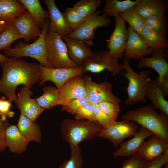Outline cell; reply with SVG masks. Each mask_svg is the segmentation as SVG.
<instances>
[{
    "label": "cell",
    "mask_w": 168,
    "mask_h": 168,
    "mask_svg": "<svg viewBox=\"0 0 168 168\" xmlns=\"http://www.w3.org/2000/svg\"><path fill=\"white\" fill-rule=\"evenodd\" d=\"M1 64L3 72L0 79V93L11 102L16 100L15 92L19 85L30 88L40 81L39 64L11 57Z\"/></svg>",
    "instance_id": "1"
},
{
    "label": "cell",
    "mask_w": 168,
    "mask_h": 168,
    "mask_svg": "<svg viewBox=\"0 0 168 168\" xmlns=\"http://www.w3.org/2000/svg\"><path fill=\"white\" fill-rule=\"evenodd\" d=\"M123 120L134 122L153 134L168 140V115L157 112L150 105L127 111L121 117Z\"/></svg>",
    "instance_id": "2"
},
{
    "label": "cell",
    "mask_w": 168,
    "mask_h": 168,
    "mask_svg": "<svg viewBox=\"0 0 168 168\" xmlns=\"http://www.w3.org/2000/svg\"><path fill=\"white\" fill-rule=\"evenodd\" d=\"M103 128L97 121L65 119L60 124L64 140L72 149L84 140L89 141L97 137Z\"/></svg>",
    "instance_id": "3"
},
{
    "label": "cell",
    "mask_w": 168,
    "mask_h": 168,
    "mask_svg": "<svg viewBox=\"0 0 168 168\" xmlns=\"http://www.w3.org/2000/svg\"><path fill=\"white\" fill-rule=\"evenodd\" d=\"M120 64L122 70L125 71L120 74L128 81V87L126 88L128 96L124 100L125 105L130 106L137 102H146L145 93L150 80L151 70H142L140 73H137L131 68L129 60L125 58Z\"/></svg>",
    "instance_id": "4"
},
{
    "label": "cell",
    "mask_w": 168,
    "mask_h": 168,
    "mask_svg": "<svg viewBox=\"0 0 168 168\" xmlns=\"http://www.w3.org/2000/svg\"><path fill=\"white\" fill-rule=\"evenodd\" d=\"M49 24V21H45L40 35L34 42L28 44L22 41L18 42L14 48L4 50V55L16 58L30 57L38 61L40 64L52 68L47 59L45 43V35Z\"/></svg>",
    "instance_id": "5"
},
{
    "label": "cell",
    "mask_w": 168,
    "mask_h": 168,
    "mask_svg": "<svg viewBox=\"0 0 168 168\" xmlns=\"http://www.w3.org/2000/svg\"><path fill=\"white\" fill-rule=\"evenodd\" d=\"M46 57L52 68H76L79 67L71 61L68 54L67 45L57 34L48 29L45 35Z\"/></svg>",
    "instance_id": "6"
},
{
    "label": "cell",
    "mask_w": 168,
    "mask_h": 168,
    "mask_svg": "<svg viewBox=\"0 0 168 168\" xmlns=\"http://www.w3.org/2000/svg\"><path fill=\"white\" fill-rule=\"evenodd\" d=\"M166 49H154L149 57H143L139 60L137 68H151L158 74L157 77L159 86L164 97L168 95V62Z\"/></svg>",
    "instance_id": "7"
},
{
    "label": "cell",
    "mask_w": 168,
    "mask_h": 168,
    "mask_svg": "<svg viewBox=\"0 0 168 168\" xmlns=\"http://www.w3.org/2000/svg\"><path fill=\"white\" fill-rule=\"evenodd\" d=\"M82 67L85 74L87 72L98 73L107 70L113 77L120 74L122 70L118 59L111 56L108 51L93 53L90 57L84 61Z\"/></svg>",
    "instance_id": "8"
},
{
    "label": "cell",
    "mask_w": 168,
    "mask_h": 168,
    "mask_svg": "<svg viewBox=\"0 0 168 168\" xmlns=\"http://www.w3.org/2000/svg\"><path fill=\"white\" fill-rule=\"evenodd\" d=\"M101 14L100 11L96 10L77 29L67 36L80 39L89 46H93L95 30L99 27L108 26L111 22L106 14Z\"/></svg>",
    "instance_id": "9"
},
{
    "label": "cell",
    "mask_w": 168,
    "mask_h": 168,
    "mask_svg": "<svg viewBox=\"0 0 168 168\" xmlns=\"http://www.w3.org/2000/svg\"><path fill=\"white\" fill-rule=\"evenodd\" d=\"M139 128L138 124L132 121H116L109 127L103 128L97 137L107 139L117 149L126 138L133 136Z\"/></svg>",
    "instance_id": "10"
},
{
    "label": "cell",
    "mask_w": 168,
    "mask_h": 168,
    "mask_svg": "<svg viewBox=\"0 0 168 168\" xmlns=\"http://www.w3.org/2000/svg\"><path fill=\"white\" fill-rule=\"evenodd\" d=\"M83 77L87 96L90 103L97 104L108 101L120 103V100L112 92L113 86L110 82L105 80L98 83L88 75H85Z\"/></svg>",
    "instance_id": "11"
},
{
    "label": "cell",
    "mask_w": 168,
    "mask_h": 168,
    "mask_svg": "<svg viewBox=\"0 0 168 168\" xmlns=\"http://www.w3.org/2000/svg\"><path fill=\"white\" fill-rule=\"evenodd\" d=\"M115 27L107 43L110 55L117 59L123 57L127 40L128 31L125 22L120 16L114 17Z\"/></svg>",
    "instance_id": "12"
},
{
    "label": "cell",
    "mask_w": 168,
    "mask_h": 168,
    "mask_svg": "<svg viewBox=\"0 0 168 168\" xmlns=\"http://www.w3.org/2000/svg\"><path fill=\"white\" fill-rule=\"evenodd\" d=\"M39 67L40 75V85H42L46 81H51L59 90L71 78L77 76H83L85 74L82 67L76 68H54L40 64Z\"/></svg>",
    "instance_id": "13"
},
{
    "label": "cell",
    "mask_w": 168,
    "mask_h": 168,
    "mask_svg": "<svg viewBox=\"0 0 168 168\" xmlns=\"http://www.w3.org/2000/svg\"><path fill=\"white\" fill-rule=\"evenodd\" d=\"M126 47L123 54L124 58L139 60L147 55H151L154 49L149 47L141 36L129 26Z\"/></svg>",
    "instance_id": "14"
},
{
    "label": "cell",
    "mask_w": 168,
    "mask_h": 168,
    "mask_svg": "<svg viewBox=\"0 0 168 168\" xmlns=\"http://www.w3.org/2000/svg\"><path fill=\"white\" fill-rule=\"evenodd\" d=\"M32 94L30 88L23 86L20 89L15 102L21 114L35 122L44 110L38 105L35 99L30 97Z\"/></svg>",
    "instance_id": "15"
},
{
    "label": "cell",
    "mask_w": 168,
    "mask_h": 168,
    "mask_svg": "<svg viewBox=\"0 0 168 168\" xmlns=\"http://www.w3.org/2000/svg\"><path fill=\"white\" fill-rule=\"evenodd\" d=\"M49 13L50 19L48 30L56 33L62 38L71 34L73 31L67 24L63 13L57 7L54 0H44Z\"/></svg>",
    "instance_id": "16"
},
{
    "label": "cell",
    "mask_w": 168,
    "mask_h": 168,
    "mask_svg": "<svg viewBox=\"0 0 168 168\" xmlns=\"http://www.w3.org/2000/svg\"><path fill=\"white\" fill-rule=\"evenodd\" d=\"M60 90L59 105H62L73 99L87 96L83 76L71 78L63 85Z\"/></svg>",
    "instance_id": "17"
},
{
    "label": "cell",
    "mask_w": 168,
    "mask_h": 168,
    "mask_svg": "<svg viewBox=\"0 0 168 168\" xmlns=\"http://www.w3.org/2000/svg\"><path fill=\"white\" fill-rule=\"evenodd\" d=\"M62 38L67 45L70 60L79 67H82L84 61L93 54L90 46L79 39L67 36Z\"/></svg>",
    "instance_id": "18"
},
{
    "label": "cell",
    "mask_w": 168,
    "mask_h": 168,
    "mask_svg": "<svg viewBox=\"0 0 168 168\" xmlns=\"http://www.w3.org/2000/svg\"><path fill=\"white\" fill-rule=\"evenodd\" d=\"M12 22L26 42L36 40L41 34L42 29L35 23L27 10Z\"/></svg>",
    "instance_id": "19"
},
{
    "label": "cell",
    "mask_w": 168,
    "mask_h": 168,
    "mask_svg": "<svg viewBox=\"0 0 168 168\" xmlns=\"http://www.w3.org/2000/svg\"><path fill=\"white\" fill-rule=\"evenodd\" d=\"M168 147V140L153 134L144 141L137 153L151 161L162 155Z\"/></svg>",
    "instance_id": "20"
},
{
    "label": "cell",
    "mask_w": 168,
    "mask_h": 168,
    "mask_svg": "<svg viewBox=\"0 0 168 168\" xmlns=\"http://www.w3.org/2000/svg\"><path fill=\"white\" fill-rule=\"evenodd\" d=\"M152 135L148 130L140 126L138 132L133 138L122 142L120 147L113 153V155L115 157H130L137 154L146 139Z\"/></svg>",
    "instance_id": "21"
},
{
    "label": "cell",
    "mask_w": 168,
    "mask_h": 168,
    "mask_svg": "<svg viewBox=\"0 0 168 168\" xmlns=\"http://www.w3.org/2000/svg\"><path fill=\"white\" fill-rule=\"evenodd\" d=\"M145 96L150 101L156 110L168 115V101L164 97L159 86L157 78L150 79L146 89Z\"/></svg>",
    "instance_id": "22"
},
{
    "label": "cell",
    "mask_w": 168,
    "mask_h": 168,
    "mask_svg": "<svg viewBox=\"0 0 168 168\" xmlns=\"http://www.w3.org/2000/svg\"><path fill=\"white\" fill-rule=\"evenodd\" d=\"M134 7L142 17L144 18L154 15L166 13L168 3L164 0H140Z\"/></svg>",
    "instance_id": "23"
},
{
    "label": "cell",
    "mask_w": 168,
    "mask_h": 168,
    "mask_svg": "<svg viewBox=\"0 0 168 168\" xmlns=\"http://www.w3.org/2000/svg\"><path fill=\"white\" fill-rule=\"evenodd\" d=\"M7 147L12 152L20 153L26 149L29 141L22 134L17 126H8L5 132Z\"/></svg>",
    "instance_id": "24"
},
{
    "label": "cell",
    "mask_w": 168,
    "mask_h": 168,
    "mask_svg": "<svg viewBox=\"0 0 168 168\" xmlns=\"http://www.w3.org/2000/svg\"><path fill=\"white\" fill-rule=\"evenodd\" d=\"M25 7L16 0H0V17L13 22L26 11Z\"/></svg>",
    "instance_id": "25"
},
{
    "label": "cell",
    "mask_w": 168,
    "mask_h": 168,
    "mask_svg": "<svg viewBox=\"0 0 168 168\" xmlns=\"http://www.w3.org/2000/svg\"><path fill=\"white\" fill-rule=\"evenodd\" d=\"M140 35L144 42L154 49H166L168 47V41L166 36L145 24Z\"/></svg>",
    "instance_id": "26"
},
{
    "label": "cell",
    "mask_w": 168,
    "mask_h": 168,
    "mask_svg": "<svg viewBox=\"0 0 168 168\" xmlns=\"http://www.w3.org/2000/svg\"><path fill=\"white\" fill-rule=\"evenodd\" d=\"M31 16L35 23L43 28L46 19L49 18L48 11L44 10L39 0H19Z\"/></svg>",
    "instance_id": "27"
},
{
    "label": "cell",
    "mask_w": 168,
    "mask_h": 168,
    "mask_svg": "<svg viewBox=\"0 0 168 168\" xmlns=\"http://www.w3.org/2000/svg\"><path fill=\"white\" fill-rule=\"evenodd\" d=\"M17 127L29 142H40L41 133L38 125L21 114L20 116Z\"/></svg>",
    "instance_id": "28"
},
{
    "label": "cell",
    "mask_w": 168,
    "mask_h": 168,
    "mask_svg": "<svg viewBox=\"0 0 168 168\" xmlns=\"http://www.w3.org/2000/svg\"><path fill=\"white\" fill-rule=\"evenodd\" d=\"M140 1L105 0L104 7L100 11L101 12V14H106L107 16H112L114 17L120 16L124 11L134 7Z\"/></svg>",
    "instance_id": "29"
},
{
    "label": "cell",
    "mask_w": 168,
    "mask_h": 168,
    "mask_svg": "<svg viewBox=\"0 0 168 168\" xmlns=\"http://www.w3.org/2000/svg\"><path fill=\"white\" fill-rule=\"evenodd\" d=\"M43 93L35 99L38 105L44 109H50L59 105L60 90L50 86H44L42 89Z\"/></svg>",
    "instance_id": "30"
},
{
    "label": "cell",
    "mask_w": 168,
    "mask_h": 168,
    "mask_svg": "<svg viewBox=\"0 0 168 168\" xmlns=\"http://www.w3.org/2000/svg\"><path fill=\"white\" fill-rule=\"evenodd\" d=\"M20 38L21 36L13 22L10 23L0 33V51L10 49L12 43Z\"/></svg>",
    "instance_id": "31"
},
{
    "label": "cell",
    "mask_w": 168,
    "mask_h": 168,
    "mask_svg": "<svg viewBox=\"0 0 168 168\" xmlns=\"http://www.w3.org/2000/svg\"><path fill=\"white\" fill-rule=\"evenodd\" d=\"M102 2L101 0H81L74 4L72 7L80 16L86 19L95 12Z\"/></svg>",
    "instance_id": "32"
},
{
    "label": "cell",
    "mask_w": 168,
    "mask_h": 168,
    "mask_svg": "<svg viewBox=\"0 0 168 168\" xmlns=\"http://www.w3.org/2000/svg\"><path fill=\"white\" fill-rule=\"evenodd\" d=\"M121 18L128 24V26L134 31L140 35L144 24L141 17L137 12L134 7L122 12Z\"/></svg>",
    "instance_id": "33"
},
{
    "label": "cell",
    "mask_w": 168,
    "mask_h": 168,
    "mask_svg": "<svg viewBox=\"0 0 168 168\" xmlns=\"http://www.w3.org/2000/svg\"><path fill=\"white\" fill-rule=\"evenodd\" d=\"M142 18L145 25L155 31L166 35L167 31L166 13L156 14Z\"/></svg>",
    "instance_id": "34"
},
{
    "label": "cell",
    "mask_w": 168,
    "mask_h": 168,
    "mask_svg": "<svg viewBox=\"0 0 168 168\" xmlns=\"http://www.w3.org/2000/svg\"><path fill=\"white\" fill-rule=\"evenodd\" d=\"M71 150L69 158L64 160L58 168H82L83 160L79 146Z\"/></svg>",
    "instance_id": "35"
},
{
    "label": "cell",
    "mask_w": 168,
    "mask_h": 168,
    "mask_svg": "<svg viewBox=\"0 0 168 168\" xmlns=\"http://www.w3.org/2000/svg\"><path fill=\"white\" fill-rule=\"evenodd\" d=\"M65 20L73 31L77 29L85 21L73 8H67L63 13Z\"/></svg>",
    "instance_id": "36"
},
{
    "label": "cell",
    "mask_w": 168,
    "mask_h": 168,
    "mask_svg": "<svg viewBox=\"0 0 168 168\" xmlns=\"http://www.w3.org/2000/svg\"><path fill=\"white\" fill-rule=\"evenodd\" d=\"M89 102L90 101L87 96L80 98L73 99L62 105L61 110L75 115L79 109Z\"/></svg>",
    "instance_id": "37"
},
{
    "label": "cell",
    "mask_w": 168,
    "mask_h": 168,
    "mask_svg": "<svg viewBox=\"0 0 168 168\" xmlns=\"http://www.w3.org/2000/svg\"><path fill=\"white\" fill-rule=\"evenodd\" d=\"M100 108L109 117L116 121L120 111L119 104L111 101H103L97 104Z\"/></svg>",
    "instance_id": "38"
},
{
    "label": "cell",
    "mask_w": 168,
    "mask_h": 168,
    "mask_svg": "<svg viewBox=\"0 0 168 168\" xmlns=\"http://www.w3.org/2000/svg\"><path fill=\"white\" fill-rule=\"evenodd\" d=\"M149 162L137 153L130 156L123 163L121 168H147Z\"/></svg>",
    "instance_id": "39"
},
{
    "label": "cell",
    "mask_w": 168,
    "mask_h": 168,
    "mask_svg": "<svg viewBox=\"0 0 168 168\" xmlns=\"http://www.w3.org/2000/svg\"><path fill=\"white\" fill-rule=\"evenodd\" d=\"M75 119L96 121L93 105L90 102L81 107L75 115Z\"/></svg>",
    "instance_id": "40"
},
{
    "label": "cell",
    "mask_w": 168,
    "mask_h": 168,
    "mask_svg": "<svg viewBox=\"0 0 168 168\" xmlns=\"http://www.w3.org/2000/svg\"><path fill=\"white\" fill-rule=\"evenodd\" d=\"M92 104L96 120L103 128L109 127L117 121L112 119L104 113L100 108L97 104Z\"/></svg>",
    "instance_id": "41"
},
{
    "label": "cell",
    "mask_w": 168,
    "mask_h": 168,
    "mask_svg": "<svg viewBox=\"0 0 168 168\" xmlns=\"http://www.w3.org/2000/svg\"><path fill=\"white\" fill-rule=\"evenodd\" d=\"M11 102L4 96L0 98V115L2 121L6 120L7 116L11 118L14 115V112L10 110Z\"/></svg>",
    "instance_id": "42"
},
{
    "label": "cell",
    "mask_w": 168,
    "mask_h": 168,
    "mask_svg": "<svg viewBox=\"0 0 168 168\" xmlns=\"http://www.w3.org/2000/svg\"><path fill=\"white\" fill-rule=\"evenodd\" d=\"M147 168H161L163 166L168 163V156L162 154L157 158L149 161Z\"/></svg>",
    "instance_id": "43"
},
{
    "label": "cell",
    "mask_w": 168,
    "mask_h": 168,
    "mask_svg": "<svg viewBox=\"0 0 168 168\" xmlns=\"http://www.w3.org/2000/svg\"><path fill=\"white\" fill-rule=\"evenodd\" d=\"M8 126V123L6 120L0 123V152L3 151L7 147L5 132Z\"/></svg>",
    "instance_id": "44"
},
{
    "label": "cell",
    "mask_w": 168,
    "mask_h": 168,
    "mask_svg": "<svg viewBox=\"0 0 168 168\" xmlns=\"http://www.w3.org/2000/svg\"><path fill=\"white\" fill-rule=\"evenodd\" d=\"M10 23L0 17V33Z\"/></svg>",
    "instance_id": "45"
},
{
    "label": "cell",
    "mask_w": 168,
    "mask_h": 168,
    "mask_svg": "<svg viewBox=\"0 0 168 168\" xmlns=\"http://www.w3.org/2000/svg\"><path fill=\"white\" fill-rule=\"evenodd\" d=\"M9 58L4 55H2L0 53V63H2L7 61Z\"/></svg>",
    "instance_id": "46"
},
{
    "label": "cell",
    "mask_w": 168,
    "mask_h": 168,
    "mask_svg": "<svg viewBox=\"0 0 168 168\" xmlns=\"http://www.w3.org/2000/svg\"><path fill=\"white\" fill-rule=\"evenodd\" d=\"M163 154L168 156V147L165 150Z\"/></svg>",
    "instance_id": "47"
},
{
    "label": "cell",
    "mask_w": 168,
    "mask_h": 168,
    "mask_svg": "<svg viewBox=\"0 0 168 168\" xmlns=\"http://www.w3.org/2000/svg\"><path fill=\"white\" fill-rule=\"evenodd\" d=\"M164 168H168V163L165 165Z\"/></svg>",
    "instance_id": "48"
},
{
    "label": "cell",
    "mask_w": 168,
    "mask_h": 168,
    "mask_svg": "<svg viewBox=\"0 0 168 168\" xmlns=\"http://www.w3.org/2000/svg\"><path fill=\"white\" fill-rule=\"evenodd\" d=\"M2 122V121L1 117V115H0V123H1Z\"/></svg>",
    "instance_id": "49"
},
{
    "label": "cell",
    "mask_w": 168,
    "mask_h": 168,
    "mask_svg": "<svg viewBox=\"0 0 168 168\" xmlns=\"http://www.w3.org/2000/svg\"></svg>",
    "instance_id": "50"
}]
</instances>
